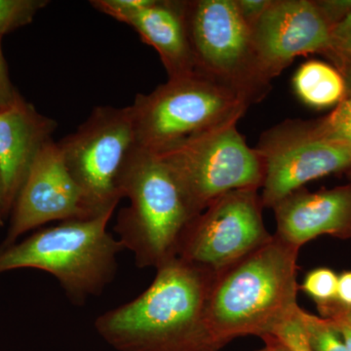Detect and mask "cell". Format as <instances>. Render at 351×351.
Listing matches in <instances>:
<instances>
[{
  "instance_id": "12",
  "label": "cell",
  "mask_w": 351,
  "mask_h": 351,
  "mask_svg": "<svg viewBox=\"0 0 351 351\" xmlns=\"http://www.w3.org/2000/svg\"><path fill=\"white\" fill-rule=\"evenodd\" d=\"M251 29L258 66L269 82L295 58L329 52L332 29L313 0H272Z\"/></svg>"
},
{
  "instance_id": "17",
  "label": "cell",
  "mask_w": 351,
  "mask_h": 351,
  "mask_svg": "<svg viewBox=\"0 0 351 351\" xmlns=\"http://www.w3.org/2000/svg\"><path fill=\"white\" fill-rule=\"evenodd\" d=\"M300 319L311 351H346L341 335L331 321L317 317L300 308Z\"/></svg>"
},
{
  "instance_id": "4",
  "label": "cell",
  "mask_w": 351,
  "mask_h": 351,
  "mask_svg": "<svg viewBox=\"0 0 351 351\" xmlns=\"http://www.w3.org/2000/svg\"><path fill=\"white\" fill-rule=\"evenodd\" d=\"M115 210L87 219L60 221L0 248V274L32 269L57 279L69 301L82 306L101 295L117 272L123 246L108 232Z\"/></svg>"
},
{
  "instance_id": "14",
  "label": "cell",
  "mask_w": 351,
  "mask_h": 351,
  "mask_svg": "<svg viewBox=\"0 0 351 351\" xmlns=\"http://www.w3.org/2000/svg\"><path fill=\"white\" fill-rule=\"evenodd\" d=\"M56 129L54 119L41 114L21 95L0 110V174L10 214L34 159Z\"/></svg>"
},
{
  "instance_id": "26",
  "label": "cell",
  "mask_w": 351,
  "mask_h": 351,
  "mask_svg": "<svg viewBox=\"0 0 351 351\" xmlns=\"http://www.w3.org/2000/svg\"><path fill=\"white\" fill-rule=\"evenodd\" d=\"M337 302L339 306L351 308V271H346L339 276Z\"/></svg>"
},
{
  "instance_id": "13",
  "label": "cell",
  "mask_w": 351,
  "mask_h": 351,
  "mask_svg": "<svg viewBox=\"0 0 351 351\" xmlns=\"http://www.w3.org/2000/svg\"><path fill=\"white\" fill-rule=\"evenodd\" d=\"M274 210L276 237L299 248L320 235L351 239V182L315 193L298 189Z\"/></svg>"
},
{
  "instance_id": "23",
  "label": "cell",
  "mask_w": 351,
  "mask_h": 351,
  "mask_svg": "<svg viewBox=\"0 0 351 351\" xmlns=\"http://www.w3.org/2000/svg\"><path fill=\"white\" fill-rule=\"evenodd\" d=\"M315 3L331 29L351 12V0H318Z\"/></svg>"
},
{
  "instance_id": "16",
  "label": "cell",
  "mask_w": 351,
  "mask_h": 351,
  "mask_svg": "<svg viewBox=\"0 0 351 351\" xmlns=\"http://www.w3.org/2000/svg\"><path fill=\"white\" fill-rule=\"evenodd\" d=\"M293 86L297 96L311 108L337 106L346 96L345 80L339 69L316 60L298 69Z\"/></svg>"
},
{
  "instance_id": "31",
  "label": "cell",
  "mask_w": 351,
  "mask_h": 351,
  "mask_svg": "<svg viewBox=\"0 0 351 351\" xmlns=\"http://www.w3.org/2000/svg\"><path fill=\"white\" fill-rule=\"evenodd\" d=\"M341 73L345 80L346 95H350L351 94V60L346 64L345 68L341 69Z\"/></svg>"
},
{
  "instance_id": "7",
  "label": "cell",
  "mask_w": 351,
  "mask_h": 351,
  "mask_svg": "<svg viewBox=\"0 0 351 351\" xmlns=\"http://www.w3.org/2000/svg\"><path fill=\"white\" fill-rule=\"evenodd\" d=\"M189 40L196 71L239 91L251 105L270 89L254 47L252 29L235 0L184 1Z\"/></svg>"
},
{
  "instance_id": "27",
  "label": "cell",
  "mask_w": 351,
  "mask_h": 351,
  "mask_svg": "<svg viewBox=\"0 0 351 351\" xmlns=\"http://www.w3.org/2000/svg\"><path fill=\"white\" fill-rule=\"evenodd\" d=\"M318 309L324 318L336 316V317L343 318L351 323V308H346V307L339 306L337 301L326 304V306H318Z\"/></svg>"
},
{
  "instance_id": "19",
  "label": "cell",
  "mask_w": 351,
  "mask_h": 351,
  "mask_svg": "<svg viewBox=\"0 0 351 351\" xmlns=\"http://www.w3.org/2000/svg\"><path fill=\"white\" fill-rule=\"evenodd\" d=\"M47 0H0V38L31 24Z\"/></svg>"
},
{
  "instance_id": "1",
  "label": "cell",
  "mask_w": 351,
  "mask_h": 351,
  "mask_svg": "<svg viewBox=\"0 0 351 351\" xmlns=\"http://www.w3.org/2000/svg\"><path fill=\"white\" fill-rule=\"evenodd\" d=\"M136 299L101 314L97 332L121 351H219L207 324L215 272L171 258Z\"/></svg>"
},
{
  "instance_id": "5",
  "label": "cell",
  "mask_w": 351,
  "mask_h": 351,
  "mask_svg": "<svg viewBox=\"0 0 351 351\" xmlns=\"http://www.w3.org/2000/svg\"><path fill=\"white\" fill-rule=\"evenodd\" d=\"M251 103L226 83L195 71L168 78L131 105L136 145L159 154L223 127L237 124Z\"/></svg>"
},
{
  "instance_id": "28",
  "label": "cell",
  "mask_w": 351,
  "mask_h": 351,
  "mask_svg": "<svg viewBox=\"0 0 351 351\" xmlns=\"http://www.w3.org/2000/svg\"><path fill=\"white\" fill-rule=\"evenodd\" d=\"M327 319L331 321L332 326L336 328L337 331L341 335L343 343H345L346 350L351 351V323L343 318L336 317V316L327 318Z\"/></svg>"
},
{
  "instance_id": "20",
  "label": "cell",
  "mask_w": 351,
  "mask_h": 351,
  "mask_svg": "<svg viewBox=\"0 0 351 351\" xmlns=\"http://www.w3.org/2000/svg\"><path fill=\"white\" fill-rule=\"evenodd\" d=\"M339 276L327 267L309 271L300 288L306 293L317 306H326L337 301Z\"/></svg>"
},
{
  "instance_id": "25",
  "label": "cell",
  "mask_w": 351,
  "mask_h": 351,
  "mask_svg": "<svg viewBox=\"0 0 351 351\" xmlns=\"http://www.w3.org/2000/svg\"><path fill=\"white\" fill-rule=\"evenodd\" d=\"M272 0H235L242 18L252 27L269 8Z\"/></svg>"
},
{
  "instance_id": "22",
  "label": "cell",
  "mask_w": 351,
  "mask_h": 351,
  "mask_svg": "<svg viewBox=\"0 0 351 351\" xmlns=\"http://www.w3.org/2000/svg\"><path fill=\"white\" fill-rule=\"evenodd\" d=\"M300 308L292 317L279 325L270 336L280 341L290 351H311L300 319Z\"/></svg>"
},
{
  "instance_id": "29",
  "label": "cell",
  "mask_w": 351,
  "mask_h": 351,
  "mask_svg": "<svg viewBox=\"0 0 351 351\" xmlns=\"http://www.w3.org/2000/svg\"><path fill=\"white\" fill-rule=\"evenodd\" d=\"M9 215H10V210H9L8 204H7L3 181H2L1 174H0V228L3 226Z\"/></svg>"
},
{
  "instance_id": "3",
  "label": "cell",
  "mask_w": 351,
  "mask_h": 351,
  "mask_svg": "<svg viewBox=\"0 0 351 351\" xmlns=\"http://www.w3.org/2000/svg\"><path fill=\"white\" fill-rule=\"evenodd\" d=\"M129 201L117 217L115 232L138 267H157L177 257L182 234L195 218L167 164L154 152L134 145L119 177Z\"/></svg>"
},
{
  "instance_id": "8",
  "label": "cell",
  "mask_w": 351,
  "mask_h": 351,
  "mask_svg": "<svg viewBox=\"0 0 351 351\" xmlns=\"http://www.w3.org/2000/svg\"><path fill=\"white\" fill-rule=\"evenodd\" d=\"M92 217L117 209L119 177L135 145L130 106L95 108L73 133L57 143Z\"/></svg>"
},
{
  "instance_id": "2",
  "label": "cell",
  "mask_w": 351,
  "mask_h": 351,
  "mask_svg": "<svg viewBox=\"0 0 351 351\" xmlns=\"http://www.w3.org/2000/svg\"><path fill=\"white\" fill-rule=\"evenodd\" d=\"M299 251L274 234L215 274L206 318L219 348L240 337L270 336L297 313Z\"/></svg>"
},
{
  "instance_id": "32",
  "label": "cell",
  "mask_w": 351,
  "mask_h": 351,
  "mask_svg": "<svg viewBox=\"0 0 351 351\" xmlns=\"http://www.w3.org/2000/svg\"><path fill=\"white\" fill-rule=\"evenodd\" d=\"M348 175H350V178H351V172H350V174H348Z\"/></svg>"
},
{
  "instance_id": "24",
  "label": "cell",
  "mask_w": 351,
  "mask_h": 351,
  "mask_svg": "<svg viewBox=\"0 0 351 351\" xmlns=\"http://www.w3.org/2000/svg\"><path fill=\"white\" fill-rule=\"evenodd\" d=\"M1 43L2 38H0V110L11 105L20 95L13 86L9 77L8 68L2 52Z\"/></svg>"
},
{
  "instance_id": "10",
  "label": "cell",
  "mask_w": 351,
  "mask_h": 351,
  "mask_svg": "<svg viewBox=\"0 0 351 351\" xmlns=\"http://www.w3.org/2000/svg\"><path fill=\"white\" fill-rule=\"evenodd\" d=\"M258 189L230 191L189 223L177 257L218 274L272 239Z\"/></svg>"
},
{
  "instance_id": "9",
  "label": "cell",
  "mask_w": 351,
  "mask_h": 351,
  "mask_svg": "<svg viewBox=\"0 0 351 351\" xmlns=\"http://www.w3.org/2000/svg\"><path fill=\"white\" fill-rule=\"evenodd\" d=\"M265 164L263 207L271 208L307 182L351 172V149L319 135L311 121L288 120L265 131L257 147Z\"/></svg>"
},
{
  "instance_id": "30",
  "label": "cell",
  "mask_w": 351,
  "mask_h": 351,
  "mask_svg": "<svg viewBox=\"0 0 351 351\" xmlns=\"http://www.w3.org/2000/svg\"><path fill=\"white\" fill-rule=\"evenodd\" d=\"M265 341V346L262 350L258 351H290L285 346L272 336H265L262 338Z\"/></svg>"
},
{
  "instance_id": "6",
  "label": "cell",
  "mask_w": 351,
  "mask_h": 351,
  "mask_svg": "<svg viewBox=\"0 0 351 351\" xmlns=\"http://www.w3.org/2000/svg\"><path fill=\"white\" fill-rule=\"evenodd\" d=\"M159 156L175 176L195 216L219 197L239 189H262L265 164L237 124L189 138Z\"/></svg>"
},
{
  "instance_id": "21",
  "label": "cell",
  "mask_w": 351,
  "mask_h": 351,
  "mask_svg": "<svg viewBox=\"0 0 351 351\" xmlns=\"http://www.w3.org/2000/svg\"><path fill=\"white\" fill-rule=\"evenodd\" d=\"M327 56L336 64L341 73L351 60V12L335 25L331 31L330 49Z\"/></svg>"
},
{
  "instance_id": "18",
  "label": "cell",
  "mask_w": 351,
  "mask_h": 351,
  "mask_svg": "<svg viewBox=\"0 0 351 351\" xmlns=\"http://www.w3.org/2000/svg\"><path fill=\"white\" fill-rule=\"evenodd\" d=\"M311 122L319 135L351 149V94L346 95L327 117Z\"/></svg>"
},
{
  "instance_id": "15",
  "label": "cell",
  "mask_w": 351,
  "mask_h": 351,
  "mask_svg": "<svg viewBox=\"0 0 351 351\" xmlns=\"http://www.w3.org/2000/svg\"><path fill=\"white\" fill-rule=\"evenodd\" d=\"M117 21L135 29L144 43L156 50L168 78L191 75L196 71L184 1L147 0L145 5L123 14Z\"/></svg>"
},
{
  "instance_id": "11",
  "label": "cell",
  "mask_w": 351,
  "mask_h": 351,
  "mask_svg": "<svg viewBox=\"0 0 351 351\" xmlns=\"http://www.w3.org/2000/svg\"><path fill=\"white\" fill-rule=\"evenodd\" d=\"M10 215L0 248L16 243L25 233L45 223L94 218L54 141L45 144L34 159Z\"/></svg>"
}]
</instances>
